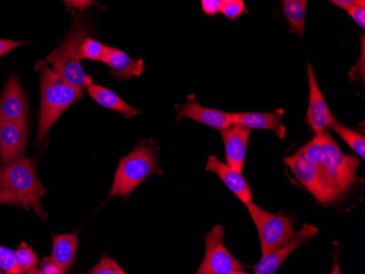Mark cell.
<instances>
[{
    "instance_id": "cell-1",
    "label": "cell",
    "mask_w": 365,
    "mask_h": 274,
    "mask_svg": "<svg viewBox=\"0 0 365 274\" xmlns=\"http://www.w3.org/2000/svg\"><path fill=\"white\" fill-rule=\"evenodd\" d=\"M36 69L40 75L41 91L40 120L36 142L41 143L63 112L76 102L83 99L85 92L81 88L67 83L58 73L49 68L45 61H40Z\"/></svg>"
},
{
    "instance_id": "cell-2",
    "label": "cell",
    "mask_w": 365,
    "mask_h": 274,
    "mask_svg": "<svg viewBox=\"0 0 365 274\" xmlns=\"http://www.w3.org/2000/svg\"><path fill=\"white\" fill-rule=\"evenodd\" d=\"M92 32L89 21L83 14L73 12V21L68 33L57 48L47 56V63L52 65V69L61 77L77 88L87 89L93 80L86 73L80 58V45L83 38Z\"/></svg>"
},
{
    "instance_id": "cell-3",
    "label": "cell",
    "mask_w": 365,
    "mask_h": 274,
    "mask_svg": "<svg viewBox=\"0 0 365 274\" xmlns=\"http://www.w3.org/2000/svg\"><path fill=\"white\" fill-rule=\"evenodd\" d=\"M159 147L153 140H143L127 157L120 159L108 199L120 196L125 200L145 179L161 175Z\"/></svg>"
},
{
    "instance_id": "cell-4",
    "label": "cell",
    "mask_w": 365,
    "mask_h": 274,
    "mask_svg": "<svg viewBox=\"0 0 365 274\" xmlns=\"http://www.w3.org/2000/svg\"><path fill=\"white\" fill-rule=\"evenodd\" d=\"M0 191H8L19 198L24 208L29 206L45 220L46 214L41 206L45 195L44 186L36 176V159L21 157L0 169Z\"/></svg>"
},
{
    "instance_id": "cell-5",
    "label": "cell",
    "mask_w": 365,
    "mask_h": 274,
    "mask_svg": "<svg viewBox=\"0 0 365 274\" xmlns=\"http://www.w3.org/2000/svg\"><path fill=\"white\" fill-rule=\"evenodd\" d=\"M315 165L330 188L341 196L356 181V169L360 167V162L358 157L344 154L328 128H325L322 130L321 163Z\"/></svg>"
},
{
    "instance_id": "cell-6",
    "label": "cell",
    "mask_w": 365,
    "mask_h": 274,
    "mask_svg": "<svg viewBox=\"0 0 365 274\" xmlns=\"http://www.w3.org/2000/svg\"><path fill=\"white\" fill-rule=\"evenodd\" d=\"M246 208L248 209L259 235L262 257L284 246L297 234L293 216L284 214H270L262 210L253 201L246 204Z\"/></svg>"
},
{
    "instance_id": "cell-7",
    "label": "cell",
    "mask_w": 365,
    "mask_h": 274,
    "mask_svg": "<svg viewBox=\"0 0 365 274\" xmlns=\"http://www.w3.org/2000/svg\"><path fill=\"white\" fill-rule=\"evenodd\" d=\"M245 265L233 257L225 245V228L215 225L206 235V251L197 273L246 274Z\"/></svg>"
},
{
    "instance_id": "cell-8",
    "label": "cell",
    "mask_w": 365,
    "mask_h": 274,
    "mask_svg": "<svg viewBox=\"0 0 365 274\" xmlns=\"http://www.w3.org/2000/svg\"><path fill=\"white\" fill-rule=\"evenodd\" d=\"M284 162L289 165L297 181L323 206L334 204L339 199L340 196L333 188H330L317 165L304 157L300 150L284 157Z\"/></svg>"
},
{
    "instance_id": "cell-9",
    "label": "cell",
    "mask_w": 365,
    "mask_h": 274,
    "mask_svg": "<svg viewBox=\"0 0 365 274\" xmlns=\"http://www.w3.org/2000/svg\"><path fill=\"white\" fill-rule=\"evenodd\" d=\"M28 142V122L0 120V167L24 157Z\"/></svg>"
},
{
    "instance_id": "cell-10",
    "label": "cell",
    "mask_w": 365,
    "mask_h": 274,
    "mask_svg": "<svg viewBox=\"0 0 365 274\" xmlns=\"http://www.w3.org/2000/svg\"><path fill=\"white\" fill-rule=\"evenodd\" d=\"M307 75H309V100L305 122L314 134H319L324 129L331 126L336 118L328 107L327 102L317 83L313 67L309 63H307Z\"/></svg>"
},
{
    "instance_id": "cell-11",
    "label": "cell",
    "mask_w": 365,
    "mask_h": 274,
    "mask_svg": "<svg viewBox=\"0 0 365 274\" xmlns=\"http://www.w3.org/2000/svg\"><path fill=\"white\" fill-rule=\"evenodd\" d=\"M319 228L311 224H304L299 233L294 235L292 239L280 248L270 253L269 255L262 257V260L255 265L254 271L256 274H274L278 271L279 268L287 260V258L302 246L307 241H311L317 236Z\"/></svg>"
},
{
    "instance_id": "cell-12",
    "label": "cell",
    "mask_w": 365,
    "mask_h": 274,
    "mask_svg": "<svg viewBox=\"0 0 365 274\" xmlns=\"http://www.w3.org/2000/svg\"><path fill=\"white\" fill-rule=\"evenodd\" d=\"M29 103L19 80L11 75L0 95V120L28 122Z\"/></svg>"
},
{
    "instance_id": "cell-13",
    "label": "cell",
    "mask_w": 365,
    "mask_h": 274,
    "mask_svg": "<svg viewBox=\"0 0 365 274\" xmlns=\"http://www.w3.org/2000/svg\"><path fill=\"white\" fill-rule=\"evenodd\" d=\"M225 143V161L235 171L242 173L245 164L248 141L252 129L232 125L229 128L220 130Z\"/></svg>"
},
{
    "instance_id": "cell-14",
    "label": "cell",
    "mask_w": 365,
    "mask_h": 274,
    "mask_svg": "<svg viewBox=\"0 0 365 274\" xmlns=\"http://www.w3.org/2000/svg\"><path fill=\"white\" fill-rule=\"evenodd\" d=\"M176 110H178V120L190 118L195 122L206 125L211 128L218 129V130L229 128L233 125L232 124L231 112H223V110H215V108L205 107L196 101L194 95H190L185 104L176 105Z\"/></svg>"
},
{
    "instance_id": "cell-15",
    "label": "cell",
    "mask_w": 365,
    "mask_h": 274,
    "mask_svg": "<svg viewBox=\"0 0 365 274\" xmlns=\"http://www.w3.org/2000/svg\"><path fill=\"white\" fill-rule=\"evenodd\" d=\"M284 110H277L274 112H235L231 114L232 124L250 129L270 130L278 138L284 139L287 128L282 122Z\"/></svg>"
},
{
    "instance_id": "cell-16",
    "label": "cell",
    "mask_w": 365,
    "mask_h": 274,
    "mask_svg": "<svg viewBox=\"0 0 365 274\" xmlns=\"http://www.w3.org/2000/svg\"><path fill=\"white\" fill-rule=\"evenodd\" d=\"M101 63L108 66L110 75L118 81H128L140 77L145 69L143 59H133L123 51L106 45Z\"/></svg>"
},
{
    "instance_id": "cell-17",
    "label": "cell",
    "mask_w": 365,
    "mask_h": 274,
    "mask_svg": "<svg viewBox=\"0 0 365 274\" xmlns=\"http://www.w3.org/2000/svg\"><path fill=\"white\" fill-rule=\"evenodd\" d=\"M206 169L217 174L225 185L231 190L232 194H235L241 200L244 206L253 201L251 187L242 173L232 169L227 163L221 162L220 159L213 155L208 157Z\"/></svg>"
},
{
    "instance_id": "cell-18",
    "label": "cell",
    "mask_w": 365,
    "mask_h": 274,
    "mask_svg": "<svg viewBox=\"0 0 365 274\" xmlns=\"http://www.w3.org/2000/svg\"><path fill=\"white\" fill-rule=\"evenodd\" d=\"M78 231L71 234L53 235L51 259L63 270L68 272L76 260L78 249Z\"/></svg>"
},
{
    "instance_id": "cell-19",
    "label": "cell",
    "mask_w": 365,
    "mask_h": 274,
    "mask_svg": "<svg viewBox=\"0 0 365 274\" xmlns=\"http://www.w3.org/2000/svg\"><path fill=\"white\" fill-rule=\"evenodd\" d=\"M87 90L88 93L96 103L108 108V110L120 112L126 120L134 117V116L138 115L139 112H143L138 108H135L134 106L129 105L124 100L120 99L118 94L110 91L108 88L101 87V85L92 83L88 85Z\"/></svg>"
},
{
    "instance_id": "cell-20",
    "label": "cell",
    "mask_w": 365,
    "mask_h": 274,
    "mask_svg": "<svg viewBox=\"0 0 365 274\" xmlns=\"http://www.w3.org/2000/svg\"><path fill=\"white\" fill-rule=\"evenodd\" d=\"M307 1L309 0H282V10L291 31L301 38L304 36Z\"/></svg>"
},
{
    "instance_id": "cell-21",
    "label": "cell",
    "mask_w": 365,
    "mask_h": 274,
    "mask_svg": "<svg viewBox=\"0 0 365 274\" xmlns=\"http://www.w3.org/2000/svg\"><path fill=\"white\" fill-rule=\"evenodd\" d=\"M330 128L333 129L334 132H337L344 142L361 157L364 159L365 157V138L364 135L360 134V132L352 130V129L348 128V127L344 126L337 122V120L331 124Z\"/></svg>"
},
{
    "instance_id": "cell-22",
    "label": "cell",
    "mask_w": 365,
    "mask_h": 274,
    "mask_svg": "<svg viewBox=\"0 0 365 274\" xmlns=\"http://www.w3.org/2000/svg\"><path fill=\"white\" fill-rule=\"evenodd\" d=\"M14 253L21 273H41L38 255L34 253L30 245L22 241Z\"/></svg>"
},
{
    "instance_id": "cell-23",
    "label": "cell",
    "mask_w": 365,
    "mask_h": 274,
    "mask_svg": "<svg viewBox=\"0 0 365 274\" xmlns=\"http://www.w3.org/2000/svg\"><path fill=\"white\" fill-rule=\"evenodd\" d=\"M104 51H106V45L98 42L92 36H88L83 38L80 45V58L89 59L92 61H102Z\"/></svg>"
},
{
    "instance_id": "cell-24",
    "label": "cell",
    "mask_w": 365,
    "mask_h": 274,
    "mask_svg": "<svg viewBox=\"0 0 365 274\" xmlns=\"http://www.w3.org/2000/svg\"><path fill=\"white\" fill-rule=\"evenodd\" d=\"M0 270L3 271V273H21V270L16 263L14 251L8 247L1 246V245H0Z\"/></svg>"
},
{
    "instance_id": "cell-25",
    "label": "cell",
    "mask_w": 365,
    "mask_h": 274,
    "mask_svg": "<svg viewBox=\"0 0 365 274\" xmlns=\"http://www.w3.org/2000/svg\"><path fill=\"white\" fill-rule=\"evenodd\" d=\"M92 274H126L125 270L118 265V261L114 260L108 255H104L100 263L90 270Z\"/></svg>"
},
{
    "instance_id": "cell-26",
    "label": "cell",
    "mask_w": 365,
    "mask_h": 274,
    "mask_svg": "<svg viewBox=\"0 0 365 274\" xmlns=\"http://www.w3.org/2000/svg\"><path fill=\"white\" fill-rule=\"evenodd\" d=\"M220 12L227 19L235 20L241 17L242 14H246L247 10L243 0H233L230 3L223 4Z\"/></svg>"
},
{
    "instance_id": "cell-27",
    "label": "cell",
    "mask_w": 365,
    "mask_h": 274,
    "mask_svg": "<svg viewBox=\"0 0 365 274\" xmlns=\"http://www.w3.org/2000/svg\"><path fill=\"white\" fill-rule=\"evenodd\" d=\"M346 12L358 26L362 28H365V4H356L348 8Z\"/></svg>"
},
{
    "instance_id": "cell-28",
    "label": "cell",
    "mask_w": 365,
    "mask_h": 274,
    "mask_svg": "<svg viewBox=\"0 0 365 274\" xmlns=\"http://www.w3.org/2000/svg\"><path fill=\"white\" fill-rule=\"evenodd\" d=\"M65 4L66 9L71 11V9L79 10L80 14H83L85 10L91 6H100L96 3V0H63Z\"/></svg>"
},
{
    "instance_id": "cell-29",
    "label": "cell",
    "mask_w": 365,
    "mask_h": 274,
    "mask_svg": "<svg viewBox=\"0 0 365 274\" xmlns=\"http://www.w3.org/2000/svg\"><path fill=\"white\" fill-rule=\"evenodd\" d=\"M222 5V0H202V10L211 17L221 11Z\"/></svg>"
},
{
    "instance_id": "cell-30",
    "label": "cell",
    "mask_w": 365,
    "mask_h": 274,
    "mask_svg": "<svg viewBox=\"0 0 365 274\" xmlns=\"http://www.w3.org/2000/svg\"><path fill=\"white\" fill-rule=\"evenodd\" d=\"M26 45V42H19V41L3 40L0 38V57L6 56L11 51L16 50L18 47Z\"/></svg>"
},
{
    "instance_id": "cell-31",
    "label": "cell",
    "mask_w": 365,
    "mask_h": 274,
    "mask_svg": "<svg viewBox=\"0 0 365 274\" xmlns=\"http://www.w3.org/2000/svg\"><path fill=\"white\" fill-rule=\"evenodd\" d=\"M41 273L44 274H61L63 273V270L58 267V265L54 263L51 258H45L43 263H41Z\"/></svg>"
},
{
    "instance_id": "cell-32",
    "label": "cell",
    "mask_w": 365,
    "mask_h": 274,
    "mask_svg": "<svg viewBox=\"0 0 365 274\" xmlns=\"http://www.w3.org/2000/svg\"><path fill=\"white\" fill-rule=\"evenodd\" d=\"M0 204H12V206H24V204L20 201L19 198L14 196L11 192L8 191H0Z\"/></svg>"
},
{
    "instance_id": "cell-33",
    "label": "cell",
    "mask_w": 365,
    "mask_h": 274,
    "mask_svg": "<svg viewBox=\"0 0 365 274\" xmlns=\"http://www.w3.org/2000/svg\"><path fill=\"white\" fill-rule=\"evenodd\" d=\"M327 1L344 10L356 5V4H365V0H327Z\"/></svg>"
},
{
    "instance_id": "cell-34",
    "label": "cell",
    "mask_w": 365,
    "mask_h": 274,
    "mask_svg": "<svg viewBox=\"0 0 365 274\" xmlns=\"http://www.w3.org/2000/svg\"><path fill=\"white\" fill-rule=\"evenodd\" d=\"M230 1H233V0H222V4L230 3Z\"/></svg>"
},
{
    "instance_id": "cell-35",
    "label": "cell",
    "mask_w": 365,
    "mask_h": 274,
    "mask_svg": "<svg viewBox=\"0 0 365 274\" xmlns=\"http://www.w3.org/2000/svg\"><path fill=\"white\" fill-rule=\"evenodd\" d=\"M3 273V271H1V270H0V274Z\"/></svg>"
}]
</instances>
